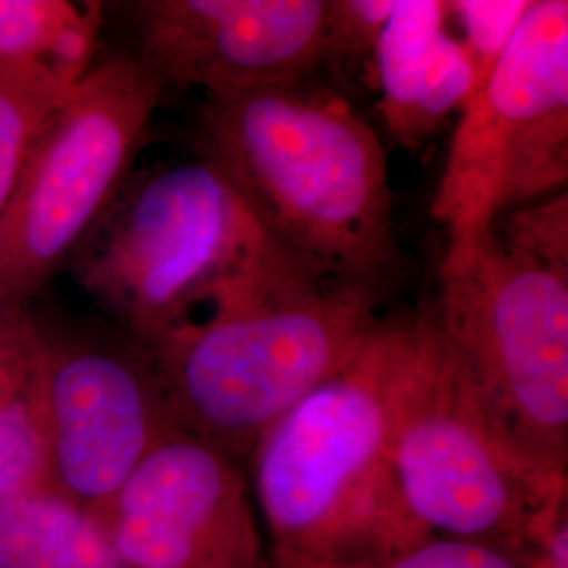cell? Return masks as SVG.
<instances>
[{"instance_id":"1","label":"cell","mask_w":568,"mask_h":568,"mask_svg":"<svg viewBox=\"0 0 568 568\" xmlns=\"http://www.w3.org/2000/svg\"><path fill=\"white\" fill-rule=\"evenodd\" d=\"M201 159L284 253L371 304L400 272L386 148L344 98L304 81L206 95Z\"/></svg>"},{"instance_id":"2","label":"cell","mask_w":568,"mask_h":568,"mask_svg":"<svg viewBox=\"0 0 568 568\" xmlns=\"http://www.w3.org/2000/svg\"><path fill=\"white\" fill-rule=\"evenodd\" d=\"M427 314L377 323L335 375L265 432L248 466L272 568H354L422 544L392 478V440Z\"/></svg>"},{"instance_id":"3","label":"cell","mask_w":568,"mask_h":568,"mask_svg":"<svg viewBox=\"0 0 568 568\" xmlns=\"http://www.w3.org/2000/svg\"><path fill=\"white\" fill-rule=\"evenodd\" d=\"M436 335L493 432L568 487V196L501 215L445 253Z\"/></svg>"},{"instance_id":"4","label":"cell","mask_w":568,"mask_h":568,"mask_svg":"<svg viewBox=\"0 0 568 568\" xmlns=\"http://www.w3.org/2000/svg\"><path fill=\"white\" fill-rule=\"evenodd\" d=\"M72 262L140 345L314 281L204 159L131 173Z\"/></svg>"},{"instance_id":"5","label":"cell","mask_w":568,"mask_h":568,"mask_svg":"<svg viewBox=\"0 0 568 568\" xmlns=\"http://www.w3.org/2000/svg\"><path fill=\"white\" fill-rule=\"evenodd\" d=\"M375 307L305 278L142 347L178 426L243 466L365 344Z\"/></svg>"},{"instance_id":"6","label":"cell","mask_w":568,"mask_h":568,"mask_svg":"<svg viewBox=\"0 0 568 568\" xmlns=\"http://www.w3.org/2000/svg\"><path fill=\"white\" fill-rule=\"evenodd\" d=\"M163 93L135 55L93 63L68 91L0 213V307L28 305L72 262L131 175Z\"/></svg>"},{"instance_id":"7","label":"cell","mask_w":568,"mask_h":568,"mask_svg":"<svg viewBox=\"0 0 568 568\" xmlns=\"http://www.w3.org/2000/svg\"><path fill=\"white\" fill-rule=\"evenodd\" d=\"M392 478L429 537L506 549L523 565L567 518V490L523 464L493 432L427 314L424 354L392 440Z\"/></svg>"},{"instance_id":"8","label":"cell","mask_w":568,"mask_h":568,"mask_svg":"<svg viewBox=\"0 0 568 568\" xmlns=\"http://www.w3.org/2000/svg\"><path fill=\"white\" fill-rule=\"evenodd\" d=\"M459 114L432 203L447 230V253L567 185V0H530L504 55Z\"/></svg>"},{"instance_id":"9","label":"cell","mask_w":568,"mask_h":568,"mask_svg":"<svg viewBox=\"0 0 568 568\" xmlns=\"http://www.w3.org/2000/svg\"><path fill=\"white\" fill-rule=\"evenodd\" d=\"M173 419L156 373L131 337H49L44 434L49 487L89 509H102Z\"/></svg>"},{"instance_id":"10","label":"cell","mask_w":568,"mask_h":568,"mask_svg":"<svg viewBox=\"0 0 568 568\" xmlns=\"http://www.w3.org/2000/svg\"><path fill=\"white\" fill-rule=\"evenodd\" d=\"M93 516L129 568H272L241 466L183 429Z\"/></svg>"},{"instance_id":"11","label":"cell","mask_w":568,"mask_h":568,"mask_svg":"<svg viewBox=\"0 0 568 568\" xmlns=\"http://www.w3.org/2000/svg\"><path fill=\"white\" fill-rule=\"evenodd\" d=\"M328 0H143L138 60L166 89L204 95L304 81L326 53Z\"/></svg>"},{"instance_id":"12","label":"cell","mask_w":568,"mask_h":568,"mask_svg":"<svg viewBox=\"0 0 568 568\" xmlns=\"http://www.w3.org/2000/svg\"><path fill=\"white\" fill-rule=\"evenodd\" d=\"M379 112L394 140L419 148L474 93L466 49L443 0H396L373 55Z\"/></svg>"},{"instance_id":"13","label":"cell","mask_w":568,"mask_h":568,"mask_svg":"<svg viewBox=\"0 0 568 568\" xmlns=\"http://www.w3.org/2000/svg\"><path fill=\"white\" fill-rule=\"evenodd\" d=\"M47 352L49 335L28 305L0 307V501L49 487Z\"/></svg>"},{"instance_id":"14","label":"cell","mask_w":568,"mask_h":568,"mask_svg":"<svg viewBox=\"0 0 568 568\" xmlns=\"http://www.w3.org/2000/svg\"><path fill=\"white\" fill-rule=\"evenodd\" d=\"M0 568H129L102 523L53 487L0 501Z\"/></svg>"},{"instance_id":"15","label":"cell","mask_w":568,"mask_h":568,"mask_svg":"<svg viewBox=\"0 0 568 568\" xmlns=\"http://www.w3.org/2000/svg\"><path fill=\"white\" fill-rule=\"evenodd\" d=\"M103 7L70 0H0V58L39 61L74 87L93 68Z\"/></svg>"},{"instance_id":"16","label":"cell","mask_w":568,"mask_h":568,"mask_svg":"<svg viewBox=\"0 0 568 568\" xmlns=\"http://www.w3.org/2000/svg\"><path fill=\"white\" fill-rule=\"evenodd\" d=\"M70 89L44 63L0 58V213L44 122Z\"/></svg>"},{"instance_id":"17","label":"cell","mask_w":568,"mask_h":568,"mask_svg":"<svg viewBox=\"0 0 568 568\" xmlns=\"http://www.w3.org/2000/svg\"><path fill=\"white\" fill-rule=\"evenodd\" d=\"M530 0H450L448 26L464 44L474 70V93L504 55ZM471 93V95H474Z\"/></svg>"},{"instance_id":"18","label":"cell","mask_w":568,"mask_h":568,"mask_svg":"<svg viewBox=\"0 0 568 568\" xmlns=\"http://www.w3.org/2000/svg\"><path fill=\"white\" fill-rule=\"evenodd\" d=\"M396 0H328L325 60L373 63L375 47Z\"/></svg>"},{"instance_id":"19","label":"cell","mask_w":568,"mask_h":568,"mask_svg":"<svg viewBox=\"0 0 568 568\" xmlns=\"http://www.w3.org/2000/svg\"><path fill=\"white\" fill-rule=\"evenodd\" d=\"M354 568H527L497 546L455 537H427L413 548Z\"/></svg>"}]
</instances>
